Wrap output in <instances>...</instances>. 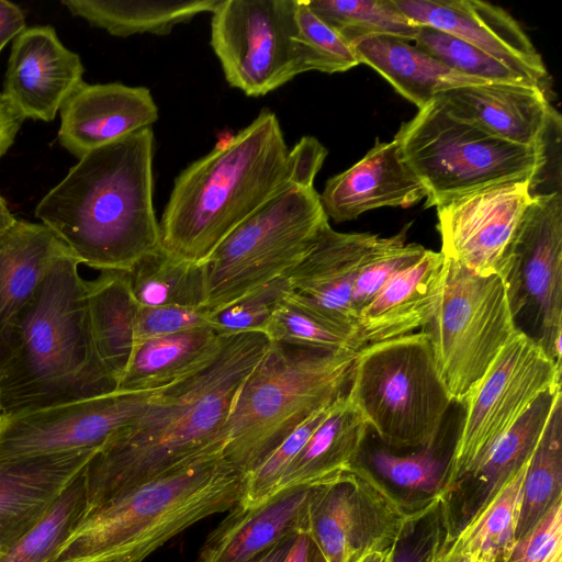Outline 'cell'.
Wrapping results in <instances>:
<instances>
[{"mask_svg":"<svg viewBox=\"0 0 562 562\" xmlns=\"http://www.w3.org/2000/svg\"><path fill=\"white\" fill-rule=\"evenodd\" d=\"M269 345L261 331L226 336L211 364L154 391L142 414L115 432L83 469L85 513L160 475L223 452V429L234 401Z\"/></svg>","mask_w":562,"mask_h":562,"instance_id":"obj_1","label":"cell"},{"mask_svg":"<svg viewBox=\"0 0 562 562\" xmlns=\"http://www.w3.org/2000/svg\"><path fill=\"white\" fill-rule=\"evenodd\" d=\"M326 156L313 136L289 149L277 115L263 109L176 178L159 222L161 249L178 260L206 263L231 232L288 186L314 187Z\"/></svg>","mask_w":562,"mask_h":562,"instance_id":"obj_2","label":"cell"},{"mask_svg":"<svg viewBox=\"0 0 562 562\" xmlns=\"http://www.w3.org/2000/svg\"><path fill=\"white\" fill-rule=\"evenodd\" d=\"M151 127L79 159L35 207V216L79 263L130 271L161 248L153 203Z\"/></svg>","mask_w":562,"mask_h":562,"instance_id":"obj_3","label":"cell"},{"mask_svg":"<svg viewBox=\"0 0 562 562\" xmlns=\"http://www.w3.org/2000/svg\"><path fill=\"white\" fill-rule=\"evenodd\" d=\"M78 266L71 251L59 258L0 329V414L116 390L94 347Z\"/></svg>","mask_w":562,"mask_h":562,"instance_id":"obj_4","label":"cell"},{"mask_svg":"<svg viewBox=\"0 0 562 562\" xmlns=\"http://www.w3.org/2000/svg\"><path fill=\"white\" fill-rule=\"evenodd\" d=\"M245 476L215 452L85 513L52 562H144L195 522L228 512Z\"/></svg>","mask_w":562,"mask_h":562,"instance_id":"obj_5","label":"cell"},{"mask_svg":"<svg viewBox=\"0 0 562 562\" xmlns=\"http://www.w3.org/2000/svg\"><path fill=\"white\" fill-rule=\"evenodd\" d=\"M358 351L272 342L223 429V457L244 476L296 428L346 394Z\"/></svg>","mask_w":562,"mask_h":562,"instance_id":"obj_6","label":"cell"},{"mask_svg":"<svg viewBox=\"0 0 562 562\" xmlns=\"http://www.w3.org/2000/svg\"><path fill=\"white\" fill-rule=\"evenodd\" d=\"M404 164L426 191L425 207L507 182H540L551 138L540 146L513 144L450 114L434 98L393 138Z\"/></svg>","mask_w":562,"mask_h":562,"instance_id":"obj_7","label":"cell"},{"mask_svg":"<svg viewBox=\"0 0 562 562\" xmlns=\"http://www.w3.org/2000/svg\"><path fill=\"white\" fill-rule=\"evenodd\" d=\"M386 446L429 449L452 404L427 330L363 346L346 392Z\"/></svg>","mask_w":562,"mask_h":562,"instance_id":"obj_8","label":"cell"},{"mask_svg":"<svg viewBox=\"0 0 562 562\" xmlns=\"http://www.w3.org/2000/svg\"><path fill=\"white\" fill-rule=\"evenodd\" d=\"M328 224L314 187L290 184L231 232L209 258L207 302L215 312L286 274Z\"/></svg>","mask_w":562,"mask_h":562,"instance_id":"obj_9","label":"cell"},{"mask_svg":"<svg viewBox=\"0 0 562 562\" xmlns=\"http://www.w3.org/2000/svg\"><path fill=\"white\" fill-rule=\"evenodd\" d=\"M443 258L440 297L428 334L452 403L462 404L518 328L501 274H479Z\"/></svg>","mask_w":562,"mask_h":562,"instance_id":"obj_10","label":"cell"},{"mask_svg":"<svg viewBox=\"0 0 562 562\" xmlns=\"http://www.w3.org/2000/svg\"><path fill=\"white\" fill-rule=\"evenodd\" d=\"M561 385V366L517 329L462 402L464 416L440 491L456 492L498 440L546 392Z\"/></svg>","mask_w":562,"mask_h":562,"instance_id":"obj_11","label":"cell"},{"mask_svg":"<svg viewBox=\"0 0 562 562\" xmlns=\"http://www.w3.org/2000/svg\"><path fill=\"white\" fill-rule=\"evenodd\" d=\"M297 0H218L211 46L229 86L265 95L302 74L295 42Z\"/></svg>","mask_w":562,"mask_h":562,"instance_id":"obj_12","label":"cell"},{"mask_svg":"<svg viewBox=\"0 0 562 562\" xmlns=\"http://www.w3.org/2000/svg\"><path fill=\"white\" fill-rule=\"evenodd\" d=\"M515 322L527 316L532 339L559 366L562 340V194L532 195L504 277Z\"/></svg>","mask_w":562,"mask_h":562,"instance_id":"obj_13","label":"cell"},{"mask_svg":"<svg viewBox=\"0 0 562 562\" xmlns=\"http://www.w3.org/2000/svg\"><path fill=\"white\" fill-rule=\"evenodd\" d=\"M412 512L357 463L342 479L313 487L305 532L325 562H357L368 552L392 547Z\"/></svg>","mask_w":562,"mask_h":562,"instance_id":"obj_14","label":"cell"},{"mask_svg":"<svg viewBox=\"0 0 562 562\" xmlns=\"http://www.w3.org/2000/svg\"><path fill=\"white\" fill-rule=\"evenodd\" d=\"M151 392L113 391L0 414V462L100 449L146 407Z\"/></svg>","mask_w":562,"mask_h":562,"instance_id":"obj_15","label":"cell"},{"mask_svg":"<svg viewBox=\"0 0 562 562\" xmlns=\"http://www.w3.org/2000/svg\"><path fill=\"white\" fill-rule=\"evenodd\" d=\"M532 183L486 187L437 206V228L445 257L479 274L505 277L509 252L531 203Z\"/></svg>","mask_w":562,"mask_h":562,"instance_id":"obj_16","label":"cell"},{"mask_svg":"<svg viewBox=\"0 0 562 562\" xmlns=\"http://www.w3.org/2000/svg\"><path fill=\"white\" fill-rule=\"evenodd\" d=\"M417 26L451 34L494 57L546 91L549 75L520 24L503 8L480 0H394Z\"/></svg>","mask_w":562,"mask_h":562,"instance_id":"obj_17","label":"cell"},{"mask_svg":"<svg viewBox=\"0 0 562 562\" xmlns=\"http://www.w3.org/2000/svg\"><path fill=\"white\" fill-rule=\"evenodd\" d=\"M80 56L68 49L50 25L22 30L12 42L3 94L24 119L50 122L82 83Z\"/></svg>","mask_w":562,"mask_h":562,"instance_id":"obj_18","label":"cell"},{"mask_svg":"<svg viewBox=\"0 0 562 562\" xmlns=\"http://www.w3.org/2000/svg\"><path fill=\"white\" fill-rule=\"evenodd\" d=\"M435 98L453 116L517 145H544L561 126L546 91L532 85L486 82L452 88Z\"/></svg>","mask_w":562,"mask_h":562,"instance_id":"obj_19","label":"cell"},{"mask_svg":"<svg viewBox=\"0 0 562 562\" xmlns=\"http://www.w3.org/2000/svg\"><path fill=\"white\" fill-rule=\"evenodd\" d=\"M59 112L58 142L78 159L158 120V108L148 88L120 82H82Z\"/></svg>","mask_w":562,"mask_h":562,"instance_id":"obj_20","label":"cell"},{"mask_svg":"<svg viewBox=\"0 0 562 562\" xmlns=\"http://www.w3.org/2000/svg\"><path fill=\"white\" fill-rule=\"evenodd\" d=\"M385 238L370 233H339L328 223L313 249L285 274L293 292L356 331L353 283Z\"/></svg>","mask_w":562,"mask_h":562,"instance_id":"obj_21","label":"cell"},{"mask_svg":"<svg viewBox=\"0 0 562 562\" xmlns=\"http://www.w3.org/2000/svg\"><path fill=\"white\" fill-rule=\"evenodd\" d=\"M99 449L0 462V553L48 512Z\"/></svg>","mask_w":562,"mask_h":562,"instance_id":"obj_22","label":"cell"},{"mask_svg":"<svg viewBox=\"0 0 562 562\" xmlns=\"http://www.w3.org/2000/svg\"><path fill=\"white\" fill-rule=\"evenodd\" d=\"M426 198L416 176L404 164L396 142H376L353 166L327 180L322 207L336 223L352 221L383 207H409Z\"/></svg>","mask_w":562,"mask_h":562,"instance_id":"obj_23","label":"cell"},{"mask_svg":"<svg viewBox=\"0 0 562 562\" xmlns=\"http://www.w3.org/2000/svg\"><path fill=\"white\" fill-rule=\"evenodd\" d=\"M443 265L441 251L427 249L417 262L391 278L359 312L360 347L428 326L438 306Z\"/></svg>","mask_w":562,"mask_h":562,"instance_id":"obj_24","label":"cell"},{"mask_svg":"<svg viewBox=\"0 0 562 562\" xmlns=\"http://www.w3.org/2000/svg\"><path fill=\"white\" fill-rule=\"evenodd\" d=\"M312 490L289 488L250 507L236 504L204 541L198 562H246L282 539L305 532Z\"/></svg>","mask_w":562,"mask_h":562,"instance_id":"obj_25","label":"cell"},{"mask_svg":"<svg viewBox=\"0 0 562 562\" xmlns=\"http://www.w3.org/2000/svg\"><path fill=\"white\" fill-rule=\"evenodd\" d=\"M368 428L346 394L339 397L293 459L273 495L328 485L346 476L357 464Z\"/></svg>","mask_w":562,"mask_h":562,"instance_id":"obj_26","label":"cell"},{"mask_svg":"<svg viewBox=\"0 0 562 562\" xmlns=\"http://www.w3.org/2000/svg\"><path fill=\"white\" fill-rule=\"evenodd\" d=\"M351 46L360 64L373 68L418 110L425 108L439 92L486 83L452 70L412 42L396 36H370Z\"/></svg>","mask_w":562,"mask_h":562,"instance_id":"obj_27","label":"cell"},{"mask_svg":"<svg viewBox=\"0 0 562 562\" xmlns=\"http://www.w3.org/2000/svg\"><path fill=\"white\" fill-rule=\"evenodd\" d=\"M225 337L206 326L142 341L134 346L116 390L151 392L190 376L212 363Z\"/></svg>","mask_w":562,"mask_h":562,"instance_id":"obj_28","label":"cell"},{"mask_svg":"<svg viewBox=\"0 0 562 562\" xmlns=\"http://www.w3.org/2000/svg\"><path fill=\"white\" fill-rule=\"evenodd\" d=\"M68 252L66 244L42 223L15 220L0 234V329Z\"/></svg>","mask_w":562,"mask_h":562,"instance_id":"obj_29","label":"cell"},{"mask_svg":"<svg viewBox=\"0 0 562 562\" xmlns=\"http://www.w3.org/2000/svg\"><path fill=\"white\" fill-rule=\"evenodd\" d=\"M92 338L98 356L117 383L134 349V329L138 304L126 271H101L86 281Z\"/></svg>","mask_w":562,"mask_h":562,"instance_id":"obj_30","label":"cell"},{"mask_svg":"<svg viewBox=\"0 0 562 562\" xmlns=\"http://www.w3.org/2000/svg\"><path fill=\"white\" fill-rule=\"evenodd\" d=\"M218 0L131 1V0H63L74 16L103 29L113 36L133 34H169L175 25L194 15L212 12Z\"/></svg>","mask_w":562,"mask_h":562,"instance_id":"obj_31","label":"cell"},{"mask_svg":"<svg viewBox=\"0 0 562 562\" xmlns=\"http://www.w3.org/2000/svg\"><path fill=\"white\" fill-rule=\"evenodd\" d=\"M126 273L132 294L139 306H206V263L178 260L160 248L139 259Z\"/></svg>","mask_w":562,"mask_h":562,"instance_id":"obj_32","label":"cell"},{"mask_svg":"<svg viewBox=\"0 0 562 562\" xmlns=\"http://www.w3.org/2000/svg\"><path fill=\"white\" fill-rule=\"evenodd\" d=\"M531 457L514 471L452 536L453 550L464 554L492 553L496 558L509 552L516 541L524 482Z\"/></svg>","mask_w":562,"mask_h":562,"instance_id":"obj_33","label":"cell"},{"mask_svg":"<svg viewBox=\"0 0 562 562\" xmlns=\"http://www.w3.org/2000/svg\"><path fill=\"white\" fill-rule=\"evenodd\" d=\"M560 396L561 385L542 394L498 440L477 470L461 483L457 491L469 481L474 484L469 509L476 502L469 515L532 456Z\"/></svg>","mask_w":562,"mask_h":562,"instance_id":"obj_34","label":"cell"},{"mask_svg":"<svg viewBox=\"0 0 562 562\" xmlns=\"http://www.w3.org/2000/svg\"><path fill=\"white\" fill-rule=\"evenodd\" d=\"M562 499V396L551 411L526 473L516 539Z\"/></svg>","mask_w":562,"mask_h":562,"instance_id":"obj_35","label":"cell"},{"mask_svg":"<svg viewBox=\"0 0 562 562\" xmlns=\"http://www.w3.org/2000/svg\"><path fill=\"white\" fill-rule=\"evenodd\" d=\"M263 333L272 342L328 350L361 349L355 330L293 291L277 308Z\"/></svg>","mask_w":562,"mask_h":562,"instance_id":"obj_36","label":"cell"},{"mask_svg":"<svg viewBox=\"0 0 562 562\" xmlns=\"http://www.w3.org/2000/svg\"><path fill=\"white\" fill-rule=\"evenodd\" d=\"M311 10L350 46L362 38L392 35L413 42L418 26L394 0H306Z\"/></svg>","mask_w":562,"mask_h":562,"instance_id":"obj_37","label":"cell"},{"mask_svg":"<svg viewBox=\"0 0 562 562\" xmlns=\"http://www.w3.org/2000/svg\"><path fill=\"white\" fill-rule=\"evenodd\" d=\"M82 472L58 496L45 516L0 558V562L54 560L86 509Z\"/></svg>","mask_w":562,"mask_h":562,"instance_id":"obj_38","label":"cell"},{"mask_svg":"<svg viewBox=\"0 0 562 562\" xmlns=\"http://www.w3.org/2000/svg\"><path fill=\"white\" fill-rule=\"evenodd\" d=\"M412 43L462 75L486 82L536 86L488 54L446 32L418 26Z\"/></svg>","mask_w":562,"mask_h":562,"instance_id":"obj_39","label":"cell"},{"mask_svg":"<svg viewBox=\"0 0 562 562\" xmlns=\"http://www.w3.org/2000/svg\"><path fill=\"white\" fill-rule=\"evenodd\" d=\"M295 22L303 72H344L360 64L352 46L316 15L306 0H297Z\"/></svg>","mask_w":562,"mask_h":562,"instance_id":"obj_40","label":"cell"},{"mask_svg":"<svg viewBox=\"0 0 562 562\" xmlns=\"http://www.w3.org/2000/svg\"><path fill=\"white\" fill-rule=\"evenodd\" d=\"M292 291L289 278L280 276L209 313L210 326L221 336L263 333L277 308Z\"/></svg>","mask_w":562,"mask_h":562,"instance_id":"obj_41","label":"cell"},{"mask_svg":"<svg viewBox=\"0 0 562 562\" xmlns=\"http://www.w3.org/2000/svg\"><path fill=\"white\" fill-rule=\"evenodd\" d=\"M406 231L404 227L398 234L386 237L360 270L351 292L358 315L391 278L417 262L427 250L418 244H406Z\"/></svg>","mask_w":562,"mask_h":562,"instance_id":"obj_42","label":"cell"},{"mask_svg":"<svg viewBox=\"0 0 562 562\" xmlns=\"http://www.w3.org/2000/svg\"><path fill=\"white\" fill-rule=\"evenodd\" d=\"M331 406V405H330ZM316 413L245 475V488L238 504L250 507L269 499L286 469L325 418L329 407Z\"/></svg>","mask_w":562,"mask_h":562,"instance_id":"obj_43","label":"cell"},{"mask_svg":"<svg viewBox=\"0 0 562 562\" xmlns=\"http://www.w3.org/2000/svg\"><path fill=\"white\" fill-rule=\"evenodd\" d=\"M371 462L380 475L393 484L427 493L440 491L446 471L429 449L407 456L379 450L372 454Z\"/></svg>","mask_w":562,"mask_h":562,"instance_id":"obj_44","label":"cell"},{"mask_svg":"<svg viewBox=\"0 0 562 562\" xmlns=\"http://www.w3.org/2000/svg\"><path fill=\"white\" fill-rule=\"evenodd\" d=\"M449 522V512L436 493L412 512L398 540L392 548L390 562H425L436 538Z\"/></svg>","mask_w":562,"mask_h":562,"instance_id":"obj_45","label":"cell"},{"mask_svg":"<svg viewBox=\"0 0 562 562\" xmlns=\"http://www.w3.org/2000/svg\"><path fill=\"white\" fill-rule=\"evenodd\" d=\"M501 557L506 562H562V499Z\"/></svg>","mask_w":562,"mask_h":562,"instance_id":"obj_46","label":"cell"},{"mask_svg":"<svg viewBox=\"0 0 562 562\" xmlns=\"http://www.w3.org/2000/svg\"><path fill=\"white\" fill-rule=\"evenodd\" d=\"M206 326H210V323L209 312L205 308L138 305L134 346L155 337Z\"/></svg>","mask_w":562,"mask_h":562,"instance_id":"obj_47","label":"cell"},{"mask_svg":"<svg viewBox=\"0 0 562 562\" xmlns=\"http://www.w3.org/2000/svg\"><path fill=\"white\" fill-rule=\"evenodd\" d=\"M24 116L0 93V158L8 151L20 131Z\"/></svg>","mask_w":562,"mask_h":562,"instance_id":"obj_48","label":"cell"},{"mask_svg":"<svg viewBox=\"0 0 562 562\" xmlns=\"http://www.w3.org/2000/svg\"><path fill=\"white\" fill-rule=\"evenodd\" d=\"M25 27L23 10L13 2L0 0V53Z\"/></svg>","mask_w":562,"mask_h":562,"instance_id":"obj_49","label":"cell"},{"mask_svg":"<svg viewBox=\"0 0 562 562\" xmlns=\"http://www.w3.org/2000/svg\"><path fill=\"white\" fill-rule=\"evenodd\" d=\"M449 522L436 538L425 562H474L476 554L457 552L451 547Z\"/></svg>","mask_w":562,"mask_h":562,"instance_id":"obj_50","label":"cell"},{"mask_svg":"<svg viewBox=\"0 0 562 562\" xmlns=\"http://www.w3.org/2000/svg\"><path fill=\"white\" fill-rule=\"evenodd\" d=\"M283 562H325L306 532L299 533Z\"/></svg>","mask_w":562,"mask_h":562,"instance_id":"obj_51","label":"cell"},{"mask_svg":"<svg viewBox=\"0 0 562 562\" xmlns=\"http://www.w3.org/2000/svg\"><path fill=\"white\" fill-rule=\"evenodd\" d=\"M296 536L282 539L246 562H283Z\"/></svg>","mask_w":562,"mask_h":562,"instance_id":"obj_52","label":"cell"},{"mask_svg":"<svg viewBox=\"0 0 562 562\" xmlns=\"http://www.w3.org/2000/svg\"><path fill=\"white\" fill-rule=\"evenodd\" d=\"M393 546L384 550H374L368 552L357 562H390Z\"/></svg>","mask_w":562,"mask_h":562,"instance_id":"obj_53","label":"cell"},{"mask_svg":"<svg viewBox=\"0 0 562 562\" xmlns=\"http://www.w3.org/2000/svg\"><path fill=\"white\" fill-rule=\"evenodd\" d=\"M16 218L12 215L5 200L0 194V234L9 228Z\"/></svg>","mask_w":562,"mask_h":562,"instance_id":"obj_54","label":"cell"},{"mask_svg":"<svg viewBox=\"0 0 562 562\" xmlns=\"http://www.w3.org/2000/svg\"><path fill=\"white\" fill-rule=\"evenodd\" d=\"M496 557L492 553L476 554L474 562H495Z\"/></svg>","mask_w":562,"mask_h":562,"instance_id":"obj_55","label":"cell"},{"mask_svg":"<svg viewBox=\"0 0 562 562\" xmlns=\"http://www.w3.org/2000/svg\"><path fill=\"white\" fill-rule=\"evenodd\" d=\"M495 562H506V560L503 557H497Z\"/></svg>","mask_w":562,"mask_h":562,"instance_id":"obj_56","label":"cell"},{"mask_svg":"<svg viewBox=\"0 0 562 562\" xmlns=\"http://www.w3.org/2000/svg\"><path fill=\"white\" fill-rule=\"evenodd\" d=\"M0 558H1V553H0Z\"/></svg>","mask_w":562,"mask_h":562,"instance_id":"obj_57","label":"cell"}]
</instances>
